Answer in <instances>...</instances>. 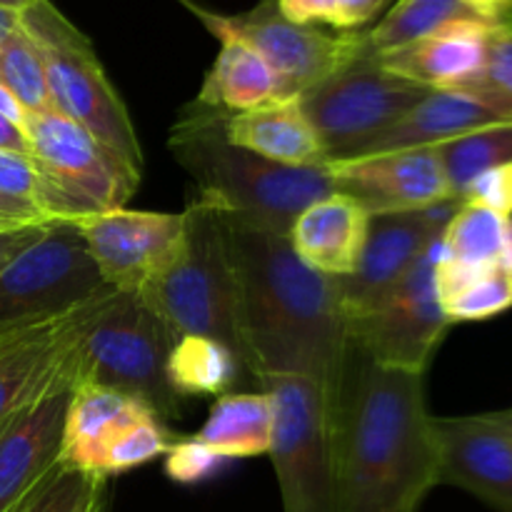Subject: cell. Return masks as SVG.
I'll return each mask as SVG.
<instances>
[{"mask_svg":"<svg viewBox=\"0 0 512 512\" xmlns=\"http://www.w3.org/2000/svg\"><path fill=\"white\" fill-rule=\"evenodd\" d=\"M218 215L233 270L240 365L260 385L310 380L333 408L353 350L340 278L308 268L285 235L225 210Z\"/></svg>","mask_w":512,"mask_h":512,"instance_id":"cell-1","label":"cell"},{"mask_svg":"<svg viewBox=\"0 0 512 512\" xmlns=\"http://www.w3.org/2000/svg\"><path fill=\"white\" fill-rule=\"evenodd\" d=\"M335 512H420L440 450L425 373L385 368L353 345L330 408Z\"/></svg>","mask_w":512,"mask_h":512,"instance_id":"cell-2","label":"cell"},{"mask_svg":"<svg viewBox=\"0 0 512 512\" xmlns=\"http://www.w3.org/2000/svg\"><path fill=\"white\" fill-rule=\"evenodd\" d=\"M225 120L193 100L170 130V153L198 185L195 198L288 238L308 205L333 195L328 163L290 168L260 158L230 143Z\"/></svg>","mask_w":512,"mask_h":512,"instance_id":"cell-3","label":"cell"},{"mask_svg":"<svg viewBox=\"0 0 512 512\" xmlns=\"http://www.w3.org/2000/svg\"><path fill=\"white\" fill-rule=\"evenodd\" d=\"M178 335L138 293H113L85 325L73 355V385H98L148 405L158 420L180 418V398L168 380Z\"/></svg>","mask_w":512,"mask_h":512,"instance_id":"cell-4","label":"cell"},{"mask_svg":"<svg viewBox=\"0 0 512 512\" xmlns=\"http://www.w3.org/2000/svg\"><path fill=\"white\" fill-rule=\"evenodd\" d=\"M18 23L40 48L53 110L83 125L125 165L143 173V150L128 108L110 83L93 43L50 0H33Z\"/></svg>","mask_w":512,"mask_h":512,"instance_id":"cell-5","label":"cell"},{"mask_svg":"<svg viewBox=\"0 0 512 512\" xmlns=\"http://www.w3.org/2000/svg\"><path fill=\"white\" fill-rule=\"evenodd\" d=\"M185 213V233L168 268L143 290V300L178 335H200L228 345L240 360L235 325V285L220 215L193 198Z\"/></svg>","mask_w":512,"mask_h":512,"instance_id":"cell-6","label":"cell"},{"mask_svg":"<svg viewBox=\"0 0 512 512\" xmlns=\"http://www.w3.org/2000/svg\"><path fill=\"white\" fill-rule=\"evenodd\" d=\"M113 293L100 278L73 220L45 233L0 270V345Z\"/></svg>","mask_w":512,"mask_h":512,"instance_id":"cell-7","label":"cell"},{"mask_svg":"<svg viewBox=\"0 0 512 512\" xmlns=\"http://www.w3.org/2000/svg\"><path fill=\"white\" fill-rule=\"evenodd\" d=\"M430 88L390 73L373 53L353 60L298 98L328 163L358 158L400 123Z\"/></svg>","mask_w":512,"mask_h":512,"instance_id":"cell-8","label":"cell"},{"mask_svg":"<svg viewBox=\"0 0 512 512\" xmlns=\"http://www.w3.org/2000/svg\"><path fill=\"white\" fill-rule=\"evenodd\" d=\"M188 8L208 25L210 33H230L245 40L273 70L278 100L300 98L353 60L368 55L365 30H325L285 18L275 0H260L240 15H215L198 5Z\"/></svg>","mask_w":512,"mask_h":512,"instance_id":"cell-9","label":"cell"},{"mask_svg":"<svg viewBox=\"0 0 512 512\" xmlns=\"http://www.w3.org/2000/svg\"><path fill=\"white\" fill-rule=\"evenodd\" d=\"M273 400V460L285 512H335V463L330 408L310 380L263 383Z\"/></svg>","mask_w":512,"mask_h":512,"instance_id":"cell-10","label":"cell"},{"mask_svg":"<svg viewBox=\"0 0 512 512\" xmlns=\"http://www.w3.org/2000/svg\"><path fill=\"white\" fill-rule=\"evenodd\" d=\"M443 238L413 265L380 303L348 320L350 343L385 368L425 373L450 330L440 303L435 268Z\"/></svg>","mask_w":512,"mask_h":512,"instance_id":"cell-11","label":"cell"},{"mask_svg":"<svg viewBox=\"0 0 512 512\" xmlns=\"http://www.w3.org/2000/svg\"><path fill=\"white\" fill-rule=\"evenodd\" d=\"M23 133L35 165L83 215L123 208L138 190L140 173L58 110L30 113Z\"/></svg>","mask_w":512,"mask_h":512,"instance_id":"cell-12","label":"cell"},{"mask_svg":"<svg viewBox=\"0 0 512 512\" xmlns=\"http://www.w3.org/2000/svg\"><path fill=\"white\" fill-rule=\"evenodd\" d=\"M100 278L115 293H143L178 253L185 213L100 210L73 220Z\"/></svg>","mask_w":512,"mask_h":512,"instance_id":"cell-13","label":"cell"},{"mask_svg":"<svg viewBox=\"0 0 512 512\" xmlns=\"http://www.w3.org/2000/svg\"><path fill=\"white\" fill-rule=\"evenodd\" d=\"M73 393L70 358L48 390L0 423V512H18L63 465L65 415Z\"/></svg>","mask_w":512,"mask_h":512,"instance_id":"cell-14","label":"cell"},{"mask_svg":"<svg viewBox=\"0 0 512 512\" xmlns=\"http://www.w3.org/2000/svg\"><path fill=\"white\" fill-rule=\"evenodd\" d=\"M460 203H445L418 213L373 215L363 250L350 275L340 278L345 315L355 318L385 298L413 265L443 238L445 225Z\"/></svg>","mask_w":512,"mask_h":512,"instance_id":"cell-15","label":"cell"},{"mask_svg":"<svg viewBox=\"0 0 512 512\" xmlns=\"http://www.w3.org/2000/svg\"><path fill=\"white\" fill-rule=\"evenodd\" d=\"M328 170L333 193L355 200L370 218L458 203L435 148L338 160Z\"/></svg>","mask_w":512,"mask_h":512,"instance_id":"cell-16","label":"cell"},{"mask_svg":"<svg viewBox=\"0 0 512 512\" xmlns=\"http://www.w3.org/2000/svg\"><path fill=\"white\" fill-rule=\"evenodd\" d=\"M438 485H453L498 512H512V410L435 418Z\"/></svg>","mask_w":512,"mask_h":512,"instance_id":"cell-17","label":"cell"},{"mask_svg":"<svg viewBox=\"0 0 512 512\" xmlns=\"http://www.w3.org/2000/svg\"><path fill=\"white\" fill-rule=\"evenodd\" d=\"M113 293L0 345V423L60 378L88 320Z\"/></svg>","mask_w":512,"mask_h":512,"instance_id":"cell-18","label":"cell"},{"mask_svg":"<svg viewBox=\"0 0 512 512\" xmlns=\"http://www.w3.org/2000/svg\"><path fill=\"white\" fill-rule=\"evenodd\" d=\"M500 28L505 25H493L485 20H458L405 48L375 55V60L390 73L430 90L463 88L483 73L490 38Z\"/></svg>","mask_w":512,"mask_h":512,"instance_id":"cell-19","label":"cell"},{"mask_svg":"<svg viewBox=\"0 0 512 512\" xmlns=\"http://www.w3.org/2000/svg\"><path fill=\"white\" fill-rule=\"evenodd\" d=\"M512 115L465 90H430L395 128L368 145L363 155L398 153V150L435 148L488 125L510 123Z\"/></svg>","mask_w":512,"mask_h":512,"instance_id":"cell-20","label":"cell"},{"mask_svg":"<svg viewBox=\"0 0 512 512\" xmlns=\"http://www.w3.org/2000/svg\"><path fill=\"white\" fill-rule=\"evenodd\" d=\"M370 215L345 195H328L308 205L288 233L293 253L318 273L345 278L355 270Z\"/></svg>","mask_w":512,"mask_h":512,"instance_id":"cell-21","label":"cell"},{"mask_svg":"<svg viewBox=\"0 0 512 512\" xmlns=\"http://www.w3.org/2000/svg\"><path fill=\"white\" fill-rule=\"evenodd\" d=\"M225 135L238 148L290 168L325 165V150L313 125L305 118L298 98L270 100L245 113L228 115Z\"/></svg>","mask_w":512,"mask_h":512,"instance_id":"cell-22","label":"cell"},{"mask_svg":"<svg viewBox=\"0 0 512 512\" xmlns=\"http://www.w3.org/2000/svg\"><path fill=\"white\" fill-rule=\"evenodd\" d=\"M150 410L140 400L98 385H73L63 435L65 468L98 473L105 440L133 415ZM100 475V473H98Z\"/></svg>","mask_w":512,"mask_h":512,"instance_id":"cell-23","label":"cell"},{"mask_svg":"<svg viewBox=\"0 0 512 512\" xmlns=\"http://www.w3.org/2000/svg\"><path fill=\"white\" fill-rule=\"evenodd\" d=\"M213 35L220 40V53L195 100L225 115H238L278 100L273 70L260 58L258 50L230 33Z\"/></svg>","mask_w":512,"mask_h":512,"instance_id":"cell-24","label":"cell"},{"mask_svg":"<svg viewBox=\"0 0 512 512\" xmlns=\"http://www.w3.org/2000/svg\"><path fill=\"white\" fill-rule=\"evenodd\" d=\"M273 400L265 393L220 395L195 440L223 460L268 455L273 445Z\"/></svg>","mask_w":512,"mask_h":512,"instance_id":"cell-25","label":"cell"},{"mask_svg":"<svg viewBox=\"0 0 512 512\" xmlns=\"http://www.w3.org/2000/svg\"><path fill=\"white\" fill-rule=\"evenodd\" d=\"M440 303L450 323H475L508 313L512 308V275L493 265H463L445 258L440 245L435 268Z\"/></svg>","mask_w":512,"mask_h":512,"instance_id":"cell-26","label":"cell"},{"mask_svg":"<svg viewBox=\"0 0 512 512\" xmlns=\"http://www.w3.org/2000/svg\"><path fill=\"white\" fill-rule=\"evenodd\" d=\"M458 20L485 18L468 0H398L375 28L365 30V40L370 53L385 55Z\"/></svg>","mask_w":512,"mask_h":512,"instance_id":"cell-27","label":"cell"},{"mask_svg":"<svg viewBox=\"0 0 512 512\" xmlns=\"http://www.w3.org/2000/svg\"><path fill=\"white\" fill-rule=\"evenodd\" d=\"M233 350L218 340L200 335H180L168 358V380L180 398L223 395L238 380Z\"/></svg>","mask_w":512,"mask_h":512,"instance_id":"cell-28","label":"cell"},{"mask_svg":"<svg viewBox=\"0 0 512 512\" xmlns=\"http://www.w3.org/2000/svg\"><path fill=\"white\" fill-rule=\"evenodd\" d=\"M435 153L443 163L455 200L463 203V193L478 175L498 165L512 163V120L435 145Z\"/></svg>","mask_w":512,"mask_h":512,"instance_id":"cell-29","label":"cell"},{"mask_svg":"<svg viewBox=\"0 0 512 512\" xmlns=\"http://www.w3.org/2000/svg\"><path fill=\"white\" fill-rule=\"evenodd\" d=\"M508 218L480 208L473 203H460L443 233V255L463 265L498 263L503 248Z\"/></svg>","mask_w":512,"mask_h":512,"instance_id":"cell-30","label":"cell"},{"mask_svg":"<svg viewBox=\"0 0 512 512\" xmlns=\"http://www.w3.org/2000/svg\"><path fill=\"white\" fill-rule=\"evenodd\" d=\"M0 83L18 98L28 115L53 110L43 55L20 23L0 43Z\"/></svg>","mask_w":512,"mask_h":512,"instance_id":"cell-31","label":"cell"},{"mask_svg":"<svg viewBox=\"0 0 512 512\" xmlns=\"http://www.w3.org/2000/svg\"><path fill=\"white\" fill-rule=\"evenodd\" d=\"M168 448V430L163 428V423H160L153 410H143V413L125 420L123 425H118L113 430V435L105 440L103 453H100L98 473L103 478L128 473V470L140 468V465L165 455Z\"/></svg>","mask_w":512,"mask_h":512,"instance_id":"cell-32","label":"cell"},{"mask_svg":"<svg viewBox=\"0 0 512 512\" xmlns=\"http://www.w3.org/2000/svg\"><path fill=\"white\" fill-rule=\"evenodd\" d=\"M0 195L25 200L53 220H75L83 215L30 155L0 150Z\"/></svg>","mask_w":512,"mask_h":512,"instance_id":"cell-33","label":"cell"},{"mask_svg":"<svg viewBox=\"0 0 512 512\" xmlns=\"http://www.w3.org/2000/svg\"><path fill=\"white\" fill-rule=\"evenodd\" d=\"M108 478L60 465L18 512H105Z\"/></svg>","mask_w":512,"mask_h":512,"instance_id":"cell-34","label":"cell"},{"mask_svg":"<svg viewBox=\"0 0 512 512\" xmlns=\"http://www.w3.org/2000/svg\"><path fill=\"white\" fill-rule=\"evenodd\" d=\"M223 463H228V460L215 455L208 445L195 438L175 440V443H170L168 453H165V473L180 485L203 483L210 475L218 473Z\"/></svg>","mask_w":512,"mask_h":512,"instance_id":"cell-35","label":"cell"},{"mask_svg":"<svg viewBox=\"0 0 512 512\" xmlns=\"http://www.w3.org/2000/svg\"><path fill=\"white\" fill-rule=\"evenodd\" d=\"M463 203L480 205L503 218H512V163L478 175L463 193Z\"/></svg>","mask_w":512,"mask_h":512,"instance_id":"cell-36","label":"cell"},{"mask_svg":"<svg viewBox=\"0 0 512 512\" xmlns=\"http://www.w3.org/2000/svg\"><path fill=\"white\" fill-rule=\"evenodd\" d=\"M288 20L300 25H330L338 30L340 0H275Z\"/></svg>","mask_w":512,"mask_h":512,"instance_id":"cell-37","label":"cell"},{"mask_svg":"<svg viewBox=\"0 0 512 512\" xmlns=\"http://www.w3.org/2000/svg\"><path fill=\"white\" fill-rule=\"evenodd\" d=\"M45 223H53V218H48L35 205L25 203V200L8 198V195H0V230H18Z\"/></svg>","mask_w":512,"mask_h":512,"instance_id":"cell-38","label":"cell"},{"mask_svg":"<svg viewBox=\"0 0 512 512\" xmlns=\"http://www.w3.org/2000/svg\"><path fill=\"white\" fill-rule=\"evenodd\" d=\"M48 225L50 223L30 225V228H18V230H0V270H3L10 260L18 258L25 248H30V245L45 233Z\"/></svg>","mask_w":512,"mask_h":512,"instance_id":"cell-39","label":"cell"},{"mask_svg":"<svg viewBox=\"0 0 512 512\" xmlns=\"http://www.w3.org/2000/svg\"><path fill=\"white\" fill-rule=\"evenodd\" d=\"M388 0H340L338 30H360Z\"/></svg>","mask_w":512,"mask_h":512,"instance_id":"cell-40","label":"cell"},{"mask_svg":"<svg viewBox=\"0 0 512 512\" xmlns=\"http://www.w3.org/2000/svg\"><path fill=\"white\" fill-rule=\"evenodd\" d=\"M485 20L512 28V0H468Z\"/></svg>","mask_w":512,"mask_h":512,"instance_id":"cell-41","label":"cell"},{"mask_svg":"<svg viewBox=\"0 0 512 512\" xmlns=\"http://www.w3.org/2000/svg\"><path fill=\"white\" fill-rule=\"evenodd\" d=\"M0 150H8V153L30 155L28 138H25L23 128H18L15 123H10V120L3 118V115H0Z\"/></svg>","mask_w":512,"mask_h":512,"instance_id":"cell-42","label":"cell"},{"mask_svg":"<svg viewBox=\"0 0 512 512\" xmlns=\"http://www.w3.org/2000/svg\"><path fill=\"white\" fill-rule=\"evenodd\" d=\"M0 115L18 125V128H25V123H28V110L18 103V98L3 83H0Z\"/></svg>","mask_w":512,"mask_h":512,"instance_id":"cell-43","label":"cell"},{"mask_svg":"<svg viewBox=\"0 0 512 512\" xmlns=\"http://www.w3.org/2000/svg\"><path fill=\"white\" fill-rule=\"evenodd\" d=\"M498 265L512 275V218H508V225H505V238L503 248H500Z\"/></svg>","mask_w":512,"mask_h":512,"instance_id":"cell-44","label":"cell"},{"mask_svg":"<svg viewBox=\"0 0 512 512\" xmlns=\"http://www.w3.org/2000/svg\"><path fill=\"white\" fill-rule=\"evenodd\" d=\"M15 25H18V13L8 8H0V43H3V38L15 28Z\"/></svg>","mask_w":512,"mask_h":512,"instance_id":"cell-45","label":"cell"},{"mask_svg":"<svg viewBox=\"0 0 512 512\" xmlns=\"http://www.w3.org/2000/svg\"><path fill=\"white\" fill-rule=\"evenodd\" d=\"M30 3H33V0H0V8H8V10H15V13H20V10L28 8Z\"/></svg>","mask_w":512,"mask_h":512,"instance_id":"cell-46","label":"cell"}]
</instances>
